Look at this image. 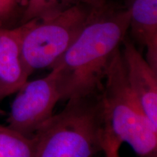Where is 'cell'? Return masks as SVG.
Here are the masks:
<instances>
[{
  "label": "cell",
  "mask_w": 157,
  "mask_h": 157,
  "mask_svg": "<svg viewBox=\"0 0 157 157\" xmlns=\"http://www.w3.org/2000/svg\"><path fill=\"white\" fill-rule=\"evenodd\" d=\"M129 25L128 9L97 10L75 40L51 68L60 100L100 95L113 56Z\"/></svg>",
  "instance_id": "6da1fadb"
},
{
  "label": "cell",
  "mask_w": 157,
  "mask_h": 157,
  "mask_svg": "<svg viewBox=\"0 0 157 157\" xmlns=\"http://www.w3.org/2000/svg\"><path fill=\"white\" fill-rule=\"evenodd\" d=\"M104 119L103 151L118 157L122 143H127L140 157H157V127L148 119L127 81L118 50L105 74L101 93Z\"/></svg>",
  "instance_id": "7a4b0ae2"
},
{
  "label": "cell",
  "mask_w": 157,
  "mask_h": 157,
  "mask_svg": "<svg viewBox=\"0 0 157 157\" xmlns=\"http://www.w3.org/2000/svg\"><path fill=\"white\" fill-rule=\"evenodd\" d=\"M103 133L101 94L69 100L35 133L34 157H95Z\"/></svg>",
  "instance_id": "3957f363"
},
{
  "label": "cell",
  "mask_w": 157,
  "mask_h": 157,
  "mask_svg": "<svg viewBox=\"0 0 157 157\" xmlns=\"http://www.w3.org/2000/svg\"><path fill=\"white\" fill-rule=\"evenodd\" d=\"M96 10L85 1L79 2L63 10L25 23L21 56L28 75L36 70L53 67Z\"/></svg>",
  "instance_id": "277c9868"
},
{
  "label": "cell",
  "mask_w": 157,
  "mask_h": 157,
  "mask_svg": "<svg viewBox=\"0 0 157 157\" xmlns=\"http://www.w3.org/2000/svg\"><path fill=\"white\" fill-rule=\"evenodd\" d=\"M7 118V126L27 137H34L53 115L60 101L53 71L44 77L27 81L16 92Z\"/></svg>",
  "instance_id": "5b68a950"
},
{
  "label": "cell",
  "mask_w": 157,
  "mask_h": 157,
  "mask_svg": "<svg viewBox=\"0 0 157 157\" xmlns=\"http://www.w3.org/2000/svg\"><path fill=\"white\" fill-rule=\"evenodd\" d=\"M121 55L127 81L153 124L157 127V71L129 40L123 41Z\"/></svg>",
  "instance_id": "8992f818"
},
{
  "label": "cell",
  "mask_w": 157,
  "mask_h": 157,
  "mask_svg": "<svg viewBox=\"0 0 157 157\" xmlns=\"http://www.w3.org/2000/svg\"><path fill=\"white\" fill-rule=\"evenodd\" d=\"M26 24L14 28L0 25V84L13 94L28 81L21 56V42Z\"/></svg>",
  "instance_id": "52a82bcc"
},
{
  "label": "cell",
  "mask_w": 157,
  "mask_h": 157,
  "mask_svg": "<svg viewBox=\"0 0 157 157\" xmlns=\"http://www.w3.org/2000/svg\"><path fill=\"white\" fill-rule=\"evenodd\" d=\"M129 29L146 50V60L157 71V0H131Z\"/></svg>",
  "instance_id": "ba28073f"
},
{
  "label": "cell",
  "mask_w": 157,
  "mask_h": 157,
  "mask_svg": "<svg viewBox=\"0 0 157 157\" xmlns=\"http://www.w3.org/2000/svg\"><path fill=\"white\" fill-rule=\"evenodd\" d=\"M36 139L0 124V157H34Z\"/></svg>",
  "instance_id": "9c48e42d"
},
{
  "label": "cell",
  "mask_w": 157,
  "mask_h": 157,
  "mask_svg": "<svg viewBox=\"0 0 157 157\" xmlns=\"http://www.w3.org/2000/svg\"><path fill=\"white\" fill-rule=\"evenodd\" d=\"M81 2L80 0H21L23 11L21 24L58 13Z\"/></svg>",
  "instance_id": "30bf717a"
},
{
  "label": "cell",
  "mask_w": 157,
  "mask_h": 157,
  "mask_svg": "<svg viewBox=\"0 0 157 157\" xmlns=\"http://www.w3.org/2000/svg\"><path fill=\"white\" fill-rule=\"evenodd\" d=\"M19 2L20 0H0V25L5 26L4 23L14 16Z\"/></svg>",
  "instance_id": "8fae6325"
},
{
  "label": "cell",
  "mask_w": 157,
  "mask_h": 157,
  "mask_svg": "<svg viewBox=\"0 0 157 157\" xmlns=\"http://www.w3.org/2000/svg\"><path fill=\"white\" fill-rule=\"evenodd\" d=\"M84 1L93 9L99 10L105 5L106 0H84Z\"/></svg>",
  "instance_id": "7c38bea8"
},
{
  "label": "cell",
  "mask_w": 157,
  "mask_h": 157,
  "mask_svg": "<svg viewBox=\"0 0 157 157\" xmlns=\"http://www.w3.org/2000/svg\"><path fill=\"white\" fill-rule=\"evenodd\" d=\"M11 94L6 88L0 84V101H2L4 98H5L7 96L10 95Z\"/></svg>",
  "instance_id": "4fadbf2b"
}]
</instances>
